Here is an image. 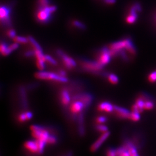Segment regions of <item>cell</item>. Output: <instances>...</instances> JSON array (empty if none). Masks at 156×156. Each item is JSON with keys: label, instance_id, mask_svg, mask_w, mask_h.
<instances>
[{"label": "cell", "instance_id": "obj_1", "mask_svg": "<svg viewBox=\"0 0 156 156\" xmlns=\"http://www.w3.org/2000/svg\"><path fill=\"white\" fill-rule=\"evenodd\" d=\"M57 11L56 5H49L45 7L38 6L36 13V20L42 23L46 24L51 20V15Z\"/></svg>", "mask_w": 156, "mask_h": 156}, {"label": "cell", "instance_id": "obj_2", "mask_svg": "<svg viewBox=\"0 0 156 156\" xmlns=\"http://www.w3.org/2000/svg\"><path fill=\"white\" fill-rule=\"evenodd\" d=\"M35 77L40 80H54L60 83H66L68 82L66 77L62 76L59 74H55L50 72L39 71L35 74Z\"/></svg>", "mask_w": 156, "mask_h": 156}, {"label": "cell", "instance_id": "obj_3", "mask_svg": "<svg viewBox=\"0 0 156 156\" xmlns=\"http://www.w3.org/2000/svg\"><path fill=\"white\" fill-rule=\"evenodd\" d=\"M142 8L139 3H135L130 8L129 13L126 18V21L128 24H134L138 19V13L141 12Z\"/></svg>", "mask_w": 156, "mask_h": 156}, {"label": "cell", "instance_id": "obj_4", "mask_svg": "<svg viewBox=\"0 0 156 156\" xmlns=\"http://www.w3.org/2000/svg\"><path fill=\"white\" fill-rule=\"evenodd\" d=\"M11 12V8L7 5H1L0 9V14H1V24L5 27H9L11 26V20L10 18V14Z\"/></svg>", "mask_w": 156, "mask_h": 156}, {"label": "cell", "instance_id": "obj_5", "mask_svg": "<svg viewBox=\"0 0 156 156\" xmlns=\"http://www.w3.org/2000/svg\"><path fill=\"white\" fill-rule=\"evenodd\" d=\"M83 68L86 71L91 72H98L103 69V65H101L98 61H91L89 60H83L81 62Z\"/></svg>", "mask_w": 156, "mask_h": 156}, {"label": "cell", "instance_id": "obj_6", "mask_svg": "<svg viewBox=\"0 0 156 156\" xmlns=\"http://www.w3.org/2000/svg\"><path fill=\"white\" fill-rule=\"evenodd\" d=\"M57 54L61 59L65 68L68 69H72L76 66V63L74 60L66 55L61 50H57Z\"/></svg>", "mask_w": 156, "mask_h": 156}, {"label": "cell", "instance_id": "obj_7", "mask_svg": "<svg viewBox=\"0 0 156 156\" xmlns=\"http://www.w3.org/2000/svg\"><path fill=\"white\" fill-rule=\"evenodd\" d=\"M111 57L112 56L111 54L109 49L107 47H103L101 50L97 61L104 66L111 61Z\"/></svg>", "mask_w": 156, "mask_h": 156}, {"label": "cell", "instance_id": "obj_8", "mask_svg": "<svg viewBox=\"0 0 156 156\" xmlns=\"http://www.w3.org/2000/svg\"><path fill=\"white\" fill-rule=\"evenodd\" d=\"M110 135H111V132L109 131L106 132L102 133V134L100 136V137L91 146V148H90L91 151L92 152H94L98 150L100 148V147L102 146V145L105 142V141L109 138Z\"/></svg>", "mask_w": 156, "mask_h": 156}, {"label": "cell", "instance_id": "obj_9", "mask_svg": "<svg viewBox=\"0 0 156 156\" xmlns=\"http://www.w3.org/2000/svg\"><path fill=\"white\" fill-rule=\"evenodd\" d=\"M76 100L81 101L84 105L85 108L89 107L93 102V96L92 95L88 93H84L82 94L78 95L75 97Z\"/></svg>", "mask_w": 156, "mask_h": 156}, {"label": "cell", "instance_id": "obj_10", "mask_svg": "<svg viewBox=\"0 0 156 156\" xmlns=\"http://www.w3.org/2000/svg\"><path fill=\"white\" fill-rule=\"evenodd\" d=\"M114 111L116 115L120 118H130L131 112L126 108L114 105Z\"/></svg>", "mask_w": 156, "mask_h": 156}, {"label": "cell", "instance_id": "obj_11", "mask_svg": "<svg viewBox=\"0 0 156 156\" xmlns=\"http://www.w3.org/2000/svg\"><path fill=\"white\" fill-rule=\"evenodd\" d=\"M98 110L101 112L112 113L114 111V106L112 104L107 101H103L99 103Z\"/></svg>", "mask_w": 156, "mask_h": 156}, {"label": "cell", "instance_id": "obj_12", "mask_svg": "<svg viewBox=\"0 0 156 156\" xmlns=\"http://www.w3.org/2000/svg\"><path fill=\"white\" fill-rule=\"evenodd\" d=\"M84 103L80 100L74 101L71 105V112L74 114H78L80 113L84 109Z\"/></svg>", "mask_w": 156, "mask_h": 156}, {"label": "cell", "instance_id": "obj_13", "mask_svg": "<svg viewBox=\"0 0 156 156\" xmlns=\"http://www.w3.org/2000/svg\"><path fill=\"white\" fill-rule=\"evenodd\" d=\"M24 147L26 149L33 153H38V146L36 141H28L24 143Z\"/></svg>", "mask_w": 156, "mask_h": 156}, {"label": "cell", "instance_id": "obj_14", "mask_svg": "<svg viewBox=\"0 0 156 156\" xmlns=\"http://www.w3.org/2000/svg\"><path fill=\"white\" fill-rule=\"evenodd\" d=\"M60 98L61 103L64 106L68 105L69 102H70L71 96L70 94H69V91L66 89H64L61 91Z\"/></svg>", "mask_w": 156, "mask_h": 156}, {"label": "cell", "instance_id": "obj_15", "mask_svg": "<svg viewBox=\"0 0 156 156\" xmlns=\"http://www.w3.org/2000/svg\"><path fill=\"white\" fill-rule=\"evenodd\" d=\"M124 146L127 149V150L129 151L131 156H139V154L138 153L137 150L135 146L130 142H127Z\"/></svg>", "mask_w": 156, "mask_h": 156}, {"label": "cell", "instance_id": "obj_16", "mask_svg": "<svg viewBox=\"0 0 156 156\" xmlns=\"http://www.w3.org/2000/svg\"><path fill=\"white\" fill-rule=\"evenodd\" d=\"M0 51H1V55L4 56H8L11 53L9 49V46H8L5 42H1V46H0Z\"/></svg>", "mask_w": 156, "mask_h": 156}, {"label": "cell", "instance_id": "obj_17", "mask_svg": "<svg viewBox=\"0 0 156 156\" xmlns=\"http://www.w3.org/2000/svg\"><path fill=\"white\" fill-rule=\"evenodd\" d=\"M28 39L29 42L31 44V45L32 46V47L34 48V50H42V48L40 46V45L38 43V42L32 37L28 36Z\"/></svg>", "mask_w": 156, "mask_h": 156}, {"label": "cell", "instance_id": "obj_18", "mask_svg": "<svg viewBox=\"0 0 156 156\" xmlns=\"http://www.w3.org/2000/svg\"><path fill=\"white\" fill-rule=\"evenodd\" d=\"M135 104L138 107L139 110H140V113L142 112L143 111V109H144V105H145V102L143 101V99L141 97H140L139 98H138L136 100Z\"/></svg>", "mask_w": 156, "mask_h": 156}, {"label": "cell", "instance_id": "obj_19", "mask_svg": "<svg viewBox=\"0 0 156 156\" xmlns=\"http://www.w3.org/2000/svg\"><path fill=\"white\" fill-rule=\"evenodd\" d=\"M37 141V143H38V154H42L43 153L45 146L47 143V142L46 141H42V140H36Z\"/></svg>", "mask_w": 156, "mask_h": 156}, {"label": "cell", "instance_id": "obj_20", "mask_svg": "<svg viewBox=\"0 0 156 156\" xmlns=\"http://www.w3.org/2000/svg\"><path fill=\"white\" fill-rule=\"evenodd\" d=\"M79 131L80 135H83L84 133V126H83V115L80 114L79 118Z\"/></svg>", "mask_w": 156, "mask_h": 156}, {"label": "cell", "instance_id": "obj_21", "mask_svg": "<svg viewBox=\"0 0 156 156\" xmlns=\"http://www.w3.org/2000/svg\"><path fill=\"white\" fill-rule=\"evenodd\" d=\"M140 118H141V116H140V112L132 111V112H131L129 119L134 121H138L140 120Z\"/></svg>", "mask_w": 156, "mask_h": 156}, {"label": "cell", "instance_id": "obj_22", "mask_svg": "<svg viewBox=\"0 0 156 156\" xmlns=\"http://www.w3.org/2000/svg\"><path fill=\"white\" fill-rule=\"evenodd\" d=\"M16 42H17L19 43H22V44H25L29 42L28 38L21 37V36H16L13 39Z\"/></svg>", "mask_w": 156, "mask_h": 156}, {"label": "cell", "instance_id": "obj_23", "mask_svg": "<svg viewBox=\"0 0 156 156\" xmlns=\"http://www.w3.org/2000/svg\"><path fill=\"white\" fill-rule=\"evenodd\" d=\"M108 79L109 82L113 84H116L118 82V77L113 74H110L108 75Z\"/></svg>", "mask_w": 156, "mask_h": 156}, {"label": "cell", "instance_id": "obj_24", "mask_svg": "<svg viewBox=\"0 0 156 156\" xmlns=\"http://www.w3.org/2000/svg\"><path fill=\"white\" fill-rule=\"evenodd\" d=\"M72 24L74 25V26H75V27L80 29V30H84L86 29V25L83 23L82 22H80V21H78V20H74L72 22Z\"/></svg>", "mask_w": 156, "mask_h": 156}, {"label": "cell", "instance_id": "obj_25", "mask_svg": "<svg viewBox=\"0 0 156 156\" xmlns=\"http://www.w3.org/2000/svg\"><path fill=\"white\" fill-rule=\"evenodd\" d=\"M96 128L98 131L102 133H104L108 131V127L107 126L103 125L102 124H98L96 126Z\"/></svg>", "mask_w": 156, "mask_h": 156}, {"label": "cell", "instance_id": "obj_26", "mask_svg": "<svg viewBox=\"0 0 156 156\" xmlns=\"http://www.w3.org/2000/svg\"><path fill=\"white\" fill-rule=\"evenodd\" d=\"M57 138L56 136L53 135H50L47 140V143L54 145L57 142Z\"/></svg>", "mask_w": 156, "mask_h": 156}, {"label": "cell", "instance_id": "obj_27", "mask_svg": "<svg viewBox=\"0 0 156 156\" xmlns=\"http://www.w3.org/2000/svg\"><path fill=\"white\" fill-rule=\"evenodd\" d=\"M107 117L103 116H99L97 117L96 118V122L98 124H103L105 123V122L107 121Z\"/></svg>", "mask_w": 156, "mask_h": 156}, {"label": "cell", "instance_id": "obj_28", "mask_svg": "<svg viewBox=\"0 0 156 156\" xmlns=\"http://www.w3.org/2000/svg\"><path fill=\"white\" fill-rule=\"evenodd\" d=\"M154 107V103L150 101H146L145 102L144 109L146 110H150Z\"/></svg>", "mask_w": 156, "mask_h": 156}, {"label": "cell", "instance_id": "obj_29", "mask_svg": "<svg viewBox=\"0 0 156 156\" xmlns=\"http://www.w3.org/2000/svg\"><path fill=\"white\" fill-rule=\"evenodd\" d=\"M45 60H46V61L48 62L49 63H50L51 65H56L57 64L56 61L53 58H52L51 56H50L49 55H45Z\"/></svg>", "mask_w": 156, "mask_h": 156}, {"label": "cell", "instance_id": "obj_30", "mask_svg": "<svg viewBox=\"0 0 156 156\" xmlns=\"http://www.w3.org/2000/svg\"><path fill=\"white\" fill-rule=\"evenodd\" d=\"M45 128L39 125H37V124H33L32 126H31L30 127V130L31 131V132H34V131H40V130H44Z\"/></svg>", "mask_w": 156, "mask_h": 156}, {"label": "cell", "instance_id": "obj_31", "mask_svg": "<svg viewBox=\"0 0 156 156\" xmlns=\"http://www.w3.org/2000/svg\"><path fill=\"white\" fill-rule=\"evenodd\" d=\"M50 0H38V6L45 7L50 4Z\"/></svg>", "mask_w": 156, "mask_h": 156}, {"label": "cell", "instance_id": "obj_32", "mask_svg": "<svg viewBox=\"0 0 156 156\" xmlns=\"http://www.w3.org/2000/svg\"><path fill=\"white\" fill-rule=\"evenodd\" d=\"M148 80L151 83L156 82V71L152 72L150 73L148 76Z\"/></svg>", "mask_w": 156, "mask_h": 156}, {"label": "cell", "instance_id": "obj_33", "mask_svg": "<svg viewBox=\"0 0 156 156\" xmlns=\"http://www.w3.org/2000/svg\"><path fill=\"white\" fill-rule=\"evenodd\" d=\"M107 156H117L116 149H114L113 148L109 149L107 151Z\"/></svg>", "mask_w": 156, "mask_h": 156}, {"label": "cell", "instance_id": "obj_34", "mask_svg": "<svg viewBox=\"0 0 156 156\" xmlns=\"http://www.w3.org/2000/svg\"><path fill=\"white\" fill-rule=\"evenodd\" d=\"M37 66L40 69V70H41V71L43 70L45 68V61H42V60H37Z\"/></svg>", "mask_w": 156, "mask_h": 156}, {"label": "cell", "instance_id": "obj_35", "mask_svg": "<svg viewBox=\"0 0 156 156\" xmlns=\"http://www.w3.org/2000/svg\"><path fill=\"white\" fill-rule=\"evenodd\" d=\"M19 46V43H17V42L13 43H12V44H11L9 46V49L10 50V51H11V53H12L13 51L16 50L17 48H18Z\"/></svg>", "mask_w": 156, "mask_h": 156}, {"label": "cell", "instance_id": "obj_36", "mask_svg": "<svg viewBox=\"0 0 156 156\" xmlns=\"http://www.w3.org/2000/svg\"><path fill=\"white\" fill-rule=\"evenodd\" d=\"M16 32L13 29H11L9 30H8V31L7 32V36L12 39H13L16 36Z\"/></svg>", "mask_w": 156, "mask_h": 156}, {"label": "cell", "instance_id": "obj_37", "mask_svg": "<svg viewBox=\"0 0 156 156\" xmlns=\"http://www.w3.org/2000/svg\"><path fill=\"white\" fill-rule=\"evenodd\" d=\"M19 120L20 122H25V121H27L26 116V113L25 112L22 113L19 115Z\"/></svg>", "mask_w": 156, "mask_h": 156}, {"label": "cell", "instance_id": "obj_38", "mask_svg": "<svg viewBox=\"0 0 156 156\" xmlns=\"http://www.w3.org/2000/svg\"><path fill=\"white\" fill-rule=\"evenodd\" d=\"M24 56L26 57H31L33 56H35V51L34 50H28L27 51H26L24 53Z\"/></svg>", "mask_w": 156, "mask_h": 156}, {"label": "cell", "instance_id": "obj_39", "mask_svg": "<svg viewBox=\"0 0 156 156\" xmlns=\"http://www.w3.org/2000/svg\"><path fill=\"white\" fill-rule=\"evenodd\" d=\"M25 113H26V116L27 120H31L32 118V117H33V113L31 112H30V111H26V112H25Z\"/></svg>", "mask_w": 156, "mask_h": 156}, {"label": "cell", "instance_id": "obj_40", "mask_svg": "<svg viewBox=\"0 0 156 156\" xmlns=\"http://www.w3.org/2000/svg\"><path fill=\"white\" fill-rule=\"evenodd\" d=\"M119 156H131V155L129 151L127 149H126L124 151L121 153V154Z\"/></svg>", "mask_w": 156, "mask_h": 156}, {"label": "cell", "instance_id": "obj_41", "mask_svg": "<svg viewBox=\"0 0 156 156\" xmlns=\"http://www.w3.org/2000/svg\"><path fill=\"white\" fill-rule=\"evenodd\" d=\"M103 2L107 4H113L116 3V0H103Z\"/></svg>", "mask_w": 156, "mask_h": 156}, {"label": "cell", "instance_id": "obj_42", "mask_svg": "<svg viewBox=\"0 0 156 156\" xmlns=\"http://www.w3.org/2000/svg\"><path fill=\"white\" fill-rule=\"evenodd\" d=\"M58 74L59 75H60L61 76H65V77L66 76V74L65 71H64L63 70H59Z\"/></svg>", "mask_w": 156, "mask_h": 156}]
</instances>
